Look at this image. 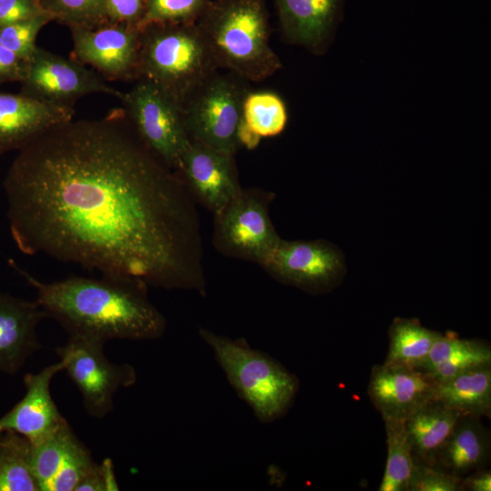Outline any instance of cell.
I'll return each mask as SVG.
<instances>
[{"instance_id": "cell-20", "label": "cell", "mask_w": 491, "mask_h": 491, "mask_svg": "<svg viewBox=\"0 0 491 491\" xmlns=\"http://www.w3.org/2000/svg\"><path fill=\"white\" fill-rule=\"evenodd\" d=\"M486 365H491L489 344L478 339L461 338L456 333L447 331L437 336L419 370L435 382H441Z\"/></svg>"}, {"instance_id": "cell-5", "label": "cell", "mask_w": 491, "mask_h": 491, "mask_svg": "<svg viewBox=\"0 0 491 491\" xmlns=\"http://www.w3.org/2000/svg\"><path fill=\"white\" fill-rule=\"evenodd\" d=\"M137 76L167 92L180 105L218 70L195 24H152L142 28Z\"/></svg>"}, {"instance_id": "cell-39", "label": "cell", "mask_w": 491, "mask_h": 491, "mask_svg": "<svg viewBox=\"0 0 491 491\" xmlns=\"http://www.w3.org/2000/svg\"><path fill=\"white\" fill-rule=\"evenodd\" d=\"M35 1H37L39 3V0H35Z\"/></svg>"}, {"instance_id": "cell-4", "label": "cell", "mask_w": 491, "mask_h": 491, "mask_svg": "<svg viewBox=\"0 0 491 491\" xmlns=\"http://www.w3.org/2000/svg\"><path fill=\"white\" fill-rule=\"evenodd\" d=\"M198 334L259 422L269 424L287 413L299 388L293 373L269 354L251 347L245 338H230L202 326Z\"/></svg>"}, {"instance_id": "cell-1", "label": "cell", "mask_w": 491, "mask_h": 491, "mask_svg": "<svg viewBox=\"0 0 491 491\" xmlns=\"http://www.w3.org/2000/svg\"><path fill=\"white\" fill-rule=\"evenodd\" d=\"M4 189L23 254L205 296L196 203L176 171L141 141L125 109L42 134L20 149Z\"/></svg>"}, {"instance_id": "cell-9", "label": "cell", "mask_w": 491, "mask_h": 491, "mask_svg": "<svg viewBox=\"0 0 491 491\" xmlns=\"http://www.w3.org/2000/svg\"><path fill=\"white\" fill-rule=\"evenodd\" d=\"M104 343L69 336L55 349L60 361L79 390L87 414L102 418L114 408V396L120 388L136 382L135 369L129 364H115L104 354Z\"/></svg>"}, {"instance_id": "cell-12", "label": "cell", "mask_w": 491, "mask_h": 491, "mask_svg": "<svg viewBox=\"0 0 491 491\" xmlns=\"http://www.w3.org/2000/svg\"><path fill=\"white\" fill-rule=\"evenodd\" d=\"M234 156L190 139L176 170L195 202L214 215L243 188Z\"/></svg>"}, {"instance_id": "cell-10", "label": "cell", "mask_w": 491, "mask_h": 491, "mask_svg": "<svg viewBox=\"0 0 491 491\" xmlns=\"http://www.w3.org/2000/svg\"><path fill=\"white\" fill-rule=\"evenodd\" d=\"M260 266L276 281L310 294L332 290L346 271L343 254L325 240L281 238Z\"/></svg>"}, {"instance_id": "cell-7", "label": "cell", "mask_w": 491, "mask_h": 491, "mask_svg": "<svg viewBox=\"0 0 491 491\" xmlns=\"http://www.w3.org/2000/svg\"><path fill=\"white\" fill-rule=\"evenodd\" d=\"M275 196L263 189L242 188L214 215V247L224 256L260 266L281 239L269 214Z\"/></svg>"}, {"instance_id": "cell-33", "label": "cell", "mask_w": 491, "mask_h": 491, "mask_svg": "<svg viewBox=\"0 0 491 491\" xmlns=\"http://www.w3.org/2000/svg\"><path fill=\"white\" fill-rule=\"evenodd\" d=\"M145 10V0H105L106 20L115 24L138 26Z\"/></svg>"}, {"instance_id": "cell-16", "label": "cell", "mask_w": 491, "mask_h": 491, "mask_svg": "<svg viewBox=\"0 0 491 491\" xmlns=\"http://www.w3.org/2000/svg\"><path fill=\"white\" fill-rule=\"evenodd\" d=\"M435 384L419 369L383 363L372 367L367 394L383 420H406L433 399Z\"/></svg>"}, {"instance_id": "cell-17", "label": "cell", "mask_w": 491, "mask_h": 491, "mask_svg": "<svg viewBox=\"0 0 491 491\" xmlns=\"http://www.w3.org/2000/svg\"><path fill=\"white\" fill-rule=\"evenodd\" d=\"M345 0H274L284 39L322 55L330 46Z\"/></svg>"}, {"instance_id": "cell-24", "label": "cell", "mask_w": 491, "mask_h": 491, "mask_svg": "<svg viewBox=\"0 0 491 491\" xmlns=\"http://www.w3.org/2000/svg\"><path fill=\"white\" fill-rule=\"evenodd\" d=\"M79 443L68 422L41 442L30 443V467L39 491L49 490L51 482Z\"/></svg>"}, {"instance_id": "cell-11", "label": "cell", "mask_w": 491, "mask_h": 491, "mask_svg": "<svg viewBox=\"0 0 491 491\" xmlns=\"http://www.w3.org/2000/svg\"><path fill=\"white\" fill-rule=\"evenodd\" d=\"M21 81L29 91L27 95L59 104L70 105V101L93 93L118 98L123 95L83 65L38 47L25 62Z\"/></svg>"}, {"instance_id": "cell-35", "label": "cell", "mask_w": 491, "mask_h": 491, "mask_svg": "<svg viewBox=\"0 0 491 491\" xmlns=\"http://www.w3.org/2000/svg\"><path fill=\"white\" fill-rule=\"evenodd\" d=\"M44 12L35 0H0V28Z\"/></svg>"}, {"instance_id": "cell-8", "label": "cell", "mask_w": 491, "mask_h": 491, "mask_svg": "<svg viewBox=\"0 0 491 491\" xmlns=\"http://www.w3.org/2000/svg\"><path fill=\"white\" fill-rule=\"evenodd\" d=\"M141 141L168 167L176 171L190 138L180 104L155 83L140 78L120 98Z\"/></svg>"}, {"instance_id": "cell-29", "label": "cell", "mask_w": 491, "mask_h": 491, "mask_svg": "<svg viewBox=\"0 0 491 491\" xmlns=\"http://www.w3.org/2000/svg\"><path fill=\"white\" fill-rule=\"evenodd\" d=\"M210 0H145V10L138 28L152 24H195Z\"/></svg>"}, {"instance_id": "cell-26", "label": "cell", "mask_w": 491, "mask_h": 491, "mask_svg": "<svg viewBox=\"0 0 491 491\" xmlns=\"http://www.w3.org/2000/svg\"><path fill=\"white\" fill-rule=\"evenodd\" d=\"M387 457L379 491H408L414 464L405 420L385 419Z\"/></svg>"}, {"instance_id": "cell-30", "label": "cell", "mask_w": 491, "mask_h": 491, "mask_svg": "<svg viewBox=\"0 0 491 491\" xmlns=\"http://www.w3.org/2000/svg\"><path fill=\"white\" fill-rule=\"evenodd\" d=\"M52 17L46 12L0 28V44L26 61L35 51V37Z\"/></svg>"}, {"instance_id": "cell-19", "label": "cell", "mask_w": 491, "mask_h": 491, "mask_svg": "<svg viewBox=\"0 0 491 491\" xmlns=\"http://www.w3.org/2000/svg\"><path fill=\"white\" fill-rule=\"evenodd\" d=\"M490 434L481 418L460 416L440 449L435 466L458 476L486 467L490 459Z\"/></svg>"}, {"instance_id": "cell-23", "label": "cell", "mask_w": 491, "mask_h": 491, "mask_svg": "<svg viewBox=\"0 0 491 491\" xmlns=\"http://www.w3.org/2000/svg\"><path fill=\"white\" fill-rule=\"evenodd\" d=\"M440 333L425 327L417 318L396 317L389 327L384 363L420 369Z\"/></svg>"}, {"instance_id": "cell-15", "label": "cell", "mask_w": 491, "mask_h": 491, "mask_svg": "<svg viewBox=\"0 0 491 491\" xmlns=\"http://www.w3.org/2000/svg\"><path fill=\"white\" fill-rule=\"evenodd\" d=\"M74 115L71 105L0 93V154L22 149L46 131L73 120Z\"/></svg>"}, {"instance_id": "cell-14", "label": "cell", "mask_w": 491, "mask_h": 491, "mask_svg": "<svg viewBox=\"0 0 491 491\" xmlns=\"http://www.w3.org/2000/svg\"><path fill=\"white\" fill-rule=\"evenodd\" d=\"M64 370L63 363L51 364L36 374L24 376V397L0 418V433L16 432L31 444L41 442L65 422L50 391L53 377Z\"/></svg>"}, {"instance_id": "cell-38", "label": "cell", "mask_w": 491, "mask_h": 491, "mask_svg": "<svg viewBox=\"0 0 491 491\" xmlns=\"http://www.w3.org/2000/svg\"><path fill=\"white\" fill-rule=\"evenodd\" d=\"M261 138L241 117L236 130V139L239 146L243 145L247 149H254L258 145Z\"/></svg>"}, {"instance_id": "cell-3", "label": "cell", "mask_w": 491, "mask_h": 491, "mask_svg": "<svg viewBox=\"0 0 491 491\" xmlns=\"http://www.w3.org/2000/svg\"><path fill=\"white\" fill-rule=\"evenodd\" d=\"M196 25L218 69L259 82L282 67L263 0L211 1Z\"/></svg>"}, {"instance_id": "cell-36", "label": "cell", "mask_w": 491, "mask_h": 491, "mask_svg": "<svg viewBox=\"0 0 491 491\" xmlns=\"http://www.w3.org/2000/svg\"><path fill=\"white\" fill-rule=\"evenodd\" d=\"M25 61L0 44V80H22Z\"/></svg>"}, {"instance_id": "cell-32", "label": "cell", "mask_w": 491, "mask_h": 491, "mask_svg": "<svg viewBox=\"0 0 491 491\" xmlns=\"http://www.w3.org/2000/svg\"><path fill=\"white\" fill-rule=\"evenodd\" d=\"M462 477L414 458L408 491H462Z\"/></svg>"}, {"instance_id": "cell-37", "label": "cell", "mask_w": 491, "mask_h": 491, "mask_svg": "<svg viewBox=\"0 0 491 491\" xmlns=\"http://www.w3.org/2000/svg\"><path fill=\"white\" fill-rule=\"evenodd\" d=\"M463 490L490 491L491 471L486 467L477 469L462 477Z\"/></svg>"}, {"instance_id": "cell-13", "label": "cell", "mask_w": 491, "mask_h": 491, "mask_svg": "<svg viewBox=\"0 0 491 491\" xmlns=\"http://www.w3.org/2000/svg\"><path fill=\"white\" fill-rule=\"evenodd\" d=\"M74 55L112 78L137 76L140 29L115 24L98 28L73 27Z\"/></svg>"}, {"instance_id": "cell-22", "label": "cell", "mask_w": 491, "mask_h": 491, "mask_svg": "<svg viewBox=\"0 0 491 491\" xmlns=\"http://www.w3.org/2000/svg\"><path fill=\"white\" fill-rule=\"evenodd\" d=\"M456 412L437 400H430L405 420L413 457L435 466L436 456L458 418Z\"/></svg>"}, {"instance_id": "cell-18", "label": "cell", "mask_w": 491, "mask_h": 491, "mask_svg": "<svg viewBox=\"0 0 491 491\" xmlns=\"http://www.w3.org/2000/svg\"><path fill=\"white\" fill-rule=\"evenodd\" d=\"M45 318L35 300L0 293V372L15 374L41 348L36 328Z\"/></svg>"}, {"instance_id": "cell-2", "label": "cell", "mask_w": 491, "mask_h": 491, "mask_svg": "<svg viewBox=\"0 0 491 491\" xmlns=\"http://www.w3.org/2000/svg\"><path fill=\"white\" fill-rule=\"evenodd\" d=\"M9 263L35 288V301L47 317L69 336L105 344L111 339L154 340L166 330V319L148 299L146 286L105 276L44 282L13 260Z\"/></svg>"}, {"instance_id": "cell-21", "label": "cell", "mask_w": 491, "mask_h": 491, "mask_svg": "<svg viewBox=\"0 0 491 491\" xmlns=\"http://www.w3.org/2000/svg\"><path fill=\"white\" fill-rule=\"evenodd\" d=\"M433 399L460 416L490 417L491 365L474 367L436 382Z\"/></svg>"}, {"instance_id": "cell-34", "label": "cell", "mask_w": 491, "mask_h": 491, "mask_svg": "<svg viewBox=\"0 0 491 491\" xmlns=\"http://www.w3.org/2000/svg\"><path fill=\"white\" fill-rule=\"evenodd\" d=\"M119 486L115 478L114 465L110 458H105L102 464L83 478L75 491H116Z\"/></svg>"}, {"instance_id": "cell-31", "label": "cell", "mask_w": 491, "mask_h": 491, "mask_svg": "<svg viewBox=\"0 0 491 491\" xmlns=\"http://www.w3.org/2000/svg\"><path fill=\"white\" fill-rule=\"evenodd\" d=\"M96 466L90 450L80 441L51 482L48 491H75L79 482Z\"/></svg>"}, {"instance_id": "cell-27", "label": "cell", "mask_w": 491, "mask_h": 491, "mask_svg": "<svg viewBox=\"0 0 491 491\" xmlns=\"http://www.w3.org/2000/svg\"><path fill=\"white\" fill-rule=\"evenodd\" d=\"M242 117L261 137L282 133L287 123V111L282 98L272 92H248L242 107Z\"/></svg>"}, {"instance_id": "cell-28", "label": "cell", "mask_w": 491, "mask_h": 491, "mask_svg": "<svg viewBox=\"0 0 491 491\" xmlns=\"http://www.w3.org/2000/svg\"><path fill=\"white\" fill-rule=\"evenodd\" d=\"M52 19L73 27L95 28L106 21L105 0H39Z\"/></svg>"}, {"instance_id": "cell-6", "label": "cell", "mask_w": 491, "mask_h": 491, "mask_svg": "<svg viewBox=\"0 0 491 491\" xmlns=\"http://www.w3.org/2000/svg\"><path fill=\"white\" fill-rule=\"evenodd\" d=\"M247 93L243 78L219 69L214 72L181 105L189 138L235 155L239 146L236 130Z\"/></svg>"}, {"instance_id": "cell-25", "label": "cell", "mask_w": 491, "mask_h": 491, "mask_svg": "<svg viewBox=\"0 0 491 491\" xmlns=\"http://www.w3.org/2000/svg\"><path fill=\"white\" fill-rule=\"evenodd\" d=\"M31 444L14 431L0 433V491H39L30 467Z\"/></svg>"}]
</instances>
